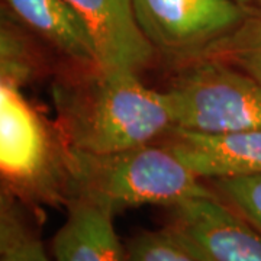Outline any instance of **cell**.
<instances>
[{
  "label": "cell",
  "instance_id": "7a4b0ae2",
  "mask_svg": "<svg viewBox=\"0 0 261 261\" xmlns=\"http://www.w3.org/2000/svg\"><path fill=\"white\" fill-rule=\"evenodd\" d=\"M68 202L86 199L118 214L128 207L178 202L214 193L164 144H145L109 154L63 147Z\"/></svg>",
  "mask_w": 261,
  "mask_h": 261
},
{
  "label": "cell",
  "instance_id": "7c38bea8",
  "mask_svg": "<svg viewBox=\"0 0 261 261\" xmlns=\"http://www.w3.org/2000/svg\"><path fill=\"white\" fill-rule=\"evenodd\" d=\"M202 58L233 65L261 84V12L248 15L238 28L214 44Z\"/></svg>",
  "mask_w": 261,
  "mask_h": 261
},
{
  "label": "cell",
  "instance_id": "3957f363",
  "mask_svg": "<svg viewBox=\"0 0 261 261\" xmlns=\"http://www.w3.org/2000/svg\"><path fill=\"white\" fill-rule=\"evenodd\" d=\"M161 92L178 129L224 134L261 128V84L219 60L178 65Z\"/></svg>",
  "mask_w": 261,
  "mask_h": 261
},
{
  "label": "cell",
  "instance_id": "9c48e42d",
  "mask_svg": "<svg viewBox=\"0 0 261 261\" xmlns=\"http://www.w3.org/2000/svg\"><path fill=\"white\" fill-rule=\"evenodd\" d=\"M16 22L47 42L71 67L102 68L94 38L65 0H3Z\"/></svg>",
  "mask_w": 261,
  "mask_h": 261
},
{
  "label": "cell",
  "instance_id": "2e32d148",
  "mask_svg": "<svg viewBox=\"0 0 261 261\" xmlns=\"http://www.w3.org/2000/svg\"><path fill=\"white\" fill-rule=\"evenodd\" d=\"M240 5L250 10V12H261V0H237Z\"/></svg>",
  "mask_w": 261,
  "mask_h": 261
},
{
  "label": "cell",
  "instance_id": "52a82bcc",
  "mask_svg": "<svg viewBox=\"0 0 261 261\" xmlns=\"http://www.w3.org/2000/svg\"><path fill=\"white\" fill-rule=\"evenodd\" d=\"M90 29L100 67L108 73L140 75L155 58L130 0H65Z\"/></svg>",
  "mask_w": 261,
  "mask_h": 261
},
{
  "label": "cell",
  "instance_id": "9a60e30c",
  "mask_svg": "<svg viewBox=\"0 0 261 261\" xmlns=\"http://www.w3.org/2000/svg\"><path fill=\"white\" fill-rule=\"evenodd\" d=\"M128 261H197L163 228L137 233L126 247Z\"/></svg>",
  "mask_w": 261,
  "mask_h": 261
},
{
  "label": "cell",
  "instance_id": "4fadbf2b",
  "mask_svg": "<svg viewBox=\"0 0 261 261\" xmlns=\"http://www.w3.org/2000/svg\"><path fill=\"white\" fill-rule=\"evenodd\" d=\"M41 71V61L28 37L9 19L0 28V83L23 87Z\"/></svg>",
  "mask_w": 261,
  "mask_h": 261
},
{
  "label": "cell",
  "instance_id": "277c9868",
  "mask_svg": "<svg viewBox=\"0 0 261 261\" xmlns=\"http://www.w3.org/2000/svg\"><path fill=\"white\" fill-rule=\"evenodd\" d=\"M0 170L8 190L28 203H68L63 145L22 89L0 83Z\"/></svg>",
  "mask_w": 261,
  "mask_h": 261
},
{
  "label": "cell",
  "instance_id": "8992f818",
  "mask_svg": "<svg viewBox=\"0 0 261 261\" xmlns=\"http://www.w3.org/2000/svg\"><path fill=\"white\" fill-rule=\"evenodd\" d=\"M163 229L197 261H261V233L216 193L167 206Z\"/></svg>",
  "mask_w": 261,
  "mask_h": 261
},
{
  "label": "cell",
  "instance_id": "ba28073f",
  "mask_svg": "<svg viewBox=\"0 0 261 261\" xmlns=\"http://www.w3.org/2000/svg\"><path fill=\"white\" fill-rule=\"evenodd\" d=\"M161 144L200 180L261 176V128L224 134L174 128Z\"/></svg>",
  "mask_w": 261,
  "mask_h": 261
},
{
  "label": "cell",
  "instance_id": "8fae6325",
  "mask_svg": "<svg viewBox=\"0 0 261 261\" xmlns=\"http://www.w3.org/2000/svg\"><path fill=\"white\" fill-rule=\"evenodd\" d=\"M0 261H51L25 207L8 190L0 197Z\"/></svg>",
  "mask_w": 261,
  "mask_h": 261
},
{
  "label": "cell",
  "instance_id": "6da1fadb",
  "mask_svg": "<svg viewBox=\"0 0 261 261\" xmlns=\"http://www.w3.org/2000/svg\"><path fill=\"white\" fill-rule=\"evenodd\" d=\"M51 97L57 137L68 149L109 154L152 144L174 129L164 93L144 86L140 75L71 67L54 82Z\"/></svg>",
  "mask_w": 261,
  "mask_h": 261
},
{
  "label": "cell",
  "instance_id": "5b68a950",
  "mask_svg": "<svg viewBox=\"0 0 261 261\" xmlns=\"http://www.w3.org/2000/svg\"><path fill=\"white\" fill-rule=\"evenodd\" d=\"M142 34L177 65L199 60L252 12L237 0H130Z\"/></svg>",
  "mask_w": 261,
  "mask_h": 261
},
{
  "label": "cell",
  "instance_id": "5bb4252c",
  "mask_svg": "<svg viewBox=\"0 0 261 261\" xmlns=\"http://www.w3.org/2000/svg\"><path fill=\"white\" fill-rule=\"evenodd\" d=\"M207 186L261 233V176L218 178Z\"/></svg>",
  "mask_w": 261,
  "mask_h": 261
},
{
  "label": "cell",
  "instance_id": "30bf717a",
  "mask_svg": "<svg viewBox=\"0 0 261 261\" xmlns=\"http://www.w3.org/2000/svg\"><path fill=\"white\" fill-rule=\"evenodd\" d=\"M67 207V219L51 243L56 261H128L113 226V212L80 197Z\"/></svg>",
  "mask_w": 261,
  "mask_h": 261
}]
</instances>
